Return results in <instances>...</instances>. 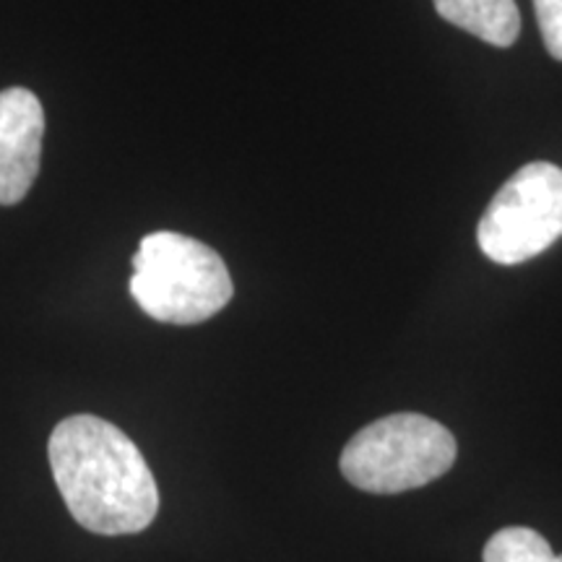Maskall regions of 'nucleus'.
Masks as SVG:
<instances>
[{"label":"nucleus","mask_w":562,"mask_h":562,"mask_svg":"<svg viewBox=\"0 0 562 562\" xmlns=\"http://www.w3.org/2000/svg\"><path fill=\"white\" fill-rule=\"evenodd\" d=\"M55 484L74 521L102 537L149 529L159 487L138 446L94 414L63 419L47 442Z\"/></svg>","instance_id":"f257e3e1"},{"label":"nucleus","mask_w":562,"mask_h":562,"mask_svg":"<svg viewBox=\"0 0 562 562\" xmlns=\"http://www.w3.org/2000/svg\"><path fill=\"white\" fill-rule=\"evenodd\" d=\"M131 294L149 318L193 326L235 294L227 263L214 248L180 232H151L133 256Z\"/></svg>","instance_id":"f03ea898"},{"label":"nucleus","mask_w":562,"mask_h":562,"mask_svg":"<svg viewBox=\"0 0 562 562\" xmlns=\"http://www.w3.org/2000/svg\"><path fill=\"white\" fill-rule=\"evenodd\" d=\"M456 461V438L425 414H389L362 427L341 451L339 469L349 484L375 495L425 487Z\"/></svg>","instance_id":"7ed1b4c3"},{"label":"nucleus","mask_w":562,"mask_h":562,"mask_svg":"<svg viewBox=\"0 0 562 562\" xmlns=\"http://www.w3.org/2000/svg\"><path fill=\"white\" fill-rule=\"evenodd\" d=\"M562 237V170L531 161L505 182L476 227L490 261L516 266L552 248Z\"/></svg>","instance_id":"20e7f679"},{"label":"nucleus","mask_w":562,"mask_h":562,"mask_svg":"<svg viewBox=\"0 0 562 562\" xmlns=\"http://www.w3.org/2000/svg\"><path fill=\"white\" fill-rule=\"evenodd\" d=\"M45 110L30 89L0 91V206L24 201L40 172Z\"/></svg>","instance_id":"39448f33"},{"label":"nucleus","mask_w":562,"mask_h":562,"mask_svg":"<svg viewBox=\"0 0 562 562\" xmlns=\"http://www.w3.org/2000/svg\"><path fill=\"white\" fill-rule=\"evenodd\" d=\"M435 11L459 30L495 47H510L521 34L516 0H432Z\"/></svg>","instance_id":"423d86ee"},{"label":"nucleus","mask_w":562,"mask_h":562,"mask_svg":"<svg viewBox=\"0 0 562 562\" xmlns=\"http://www.w3.org/2000/svg\"><path fill=\"white\" fill-rule=\"evenodd\" d=\"M484 562H562V554H554L539 531L508 526L484 547Z\"/></svg>","instance_id":"0eeeda50"},{"label":"nucleus","mask_w":562,"mask_h":562,"mask_svg":"<svg viewBox=\"0 0 562 562\" xmlns=\"http://www.w3.org/2000/svg\"><path fill=\"white\" fill-rule=\"evenodd\" d=\"M533 11L547 50L554 60H562V0H533Z\"/></svg>","instance_id":"6e6552de"}]
</instances>
